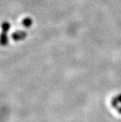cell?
Here are the masks:
<instances>
[{
	"label": "cell",
	"instance_id": "4",
	"mask_svg": "<svg viewBox=\"0 0 121 122\" xmlns=\"http://www.w3.org/2000/svg\"><path fill=\"white\" fill-rule=\"evenodd\" d=\"M1 28H2V32H8L10 28V24L8 21H3L1 25Z\"/></svg>",
	"mask_w": 121,
	"mask_h": 122
},
{
	"label": "cell",
	"instance_id": "2",
	"mask_svg": "<svg viewBox=\"0 0 121 122\" xmlns=\"http://www.w3.org/2000/svg\"><path fill=\"white\" fill-rule=\"evenodd\" d=\"M9 43V38L7 32H2L0 34V45L2 46H5L6 45H8Z\"/></svg>",
	"mask_w": 121,
	"mask_h": 122
},
{
	"label": "cell",
	"instance_id": "6",
	"mask_svg": "<svg viewBox=\"0 0 121 122\" xmlns=\"http://www.w3.org/2000/svg\"><path fill=\"white\" fill-rule=\"evenodd\" d=\"M117 110H118V113H121V107H119V108H117Z\"/></svg>",
	"mask_w": 121,
	"mask_h": 122
},
{
	"label": "cell",
	"instance_id": "1",
	"mask_svg": "<svg viewBox=\"0 0 121 122\" xmlns=\"http://www.w3.org/2000/svg\"><path fill=\"white\" fill-rule=\"evenodd\" d=\"M27 32L24 31H17L12 34V39L14 41H20L27 37Z\"/></svg>",
	"mask_w": 121,
	"mask_h": 122
},
{
	"label": "cell",
	"instance_id": "3",
	"mask_svg": "<svg viewBox=\"0 0 121 122\" xmlns=\"http://www.w3.org/2000/svg\"><path fill=\"white\" fill-rule=\"evenodd\" d=\"M32 19L30 17H26L22 20V25L25 28H30L32 25Z\"/></svg>",
	"mask_w": 121,
	"mask_h": 122
},
{
	"label": "cell",
	"instance_id": "5",
	"mask_svg": "<svg viewBox=\"0 0 121 122\" xmlns=\"http://www.w3.org/2000/svg\"><path fill=\"white\" fill-rule=\"evenodd\" d=\"M115 99L117 102L118 104H119V103H121V94L119 95H117L116 97H115Z\"/></svg>",
	"mask_w": 121,
	"mask_h": 122
}]
</instances>
